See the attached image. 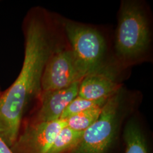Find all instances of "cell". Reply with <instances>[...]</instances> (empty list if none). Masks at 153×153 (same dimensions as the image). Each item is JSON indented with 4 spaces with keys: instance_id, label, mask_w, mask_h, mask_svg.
Listing matches in <instances>:
<instances>
[{
    "instance_id": "6da1fadb",
    "label": "cell",
    "mask_w": 153,
    "mask_h": 153,
    "mask_svg": "<svg viewBox=\"0 0 153 153\" xmlns=\"http://www.w3.org/2000/svg\"><path fill=\"white\" fill-rule=\"evenodd\" d=\"M48 17L41 10L28 13L23 24L25 56L16 81L0 94V137L10 148L18 136L28 104L38 99L44 68L57 47Z\"/></svg>"
},
{
    "instance_id": "7a4b0ae2",
    "label": "cell",
    "mask_w": 153,
    "mask_h": 153,
    "mask_svg": "<svg viewBox=\"0 0 153 153\" xmlns=\"http://www.w3.org/2000/svg\"><path fill=\"white\" fill-rule=\"evenodd\" d=\"M150 42L148 19L141 6L135 1H123L116 33L117 55L127 60L137 58L146 51Z\"/></svg>"
},
{
    "instance_id": "3957f363",
    "label": "cell",
    "mask_w": 153,
    "mask_h": 153,
    "mask_svg": "<svg viewBox=\"0 0 153 153\" xmlns=\"http://www.w3.org/2000/svg\"><path fill=\"white\" fill-rule=\"evenodd\" d=\"M121 102L119 90L107 100L98 119L83 131L80 142L68 153H107L120 126Z\"/></svg>"
},
{
    "instance_id": "277c9868",
    "label": "cell",
    "mask_w": 153,
    "mask_h": 153,
    "mask_svg": "<svg viewBox=\"0 0 153 153\" xmlns=\"http://www.w3.org/2000/svg\"><path fill=\"white\" fill-rule=\"evenodd\" d=\"M72 51L88 75L101 65L106 49L105 40L93 28L71 21L64 23Z\"/></svg>"
},
{
    "instance_id": "5b68a950",
    "label": "cell",
    "mask_w": 153,
    "mask_h": 153,
    "mask_svg": "<svg viewBox=\"0 0 153 153\" xmlns=\"http://www.w3.org/2000/svg\"><path fill=\"white\" fill-rule=\"evenodd\" d=\"M87 74L71 49L57 48L44 68L42 91L60 90L80 82Z\"/></svg>"
},
{
    "instance_id": "8992f818",
    "label": "cell",
    "mask_w": 153,
    "mask_h": 153,
    "mask_svg": "<svg viewBox=\"0 0 153 153\" xmlns=\"http://www.w3.org/2000/svg\"><path fill=\"white\" fill-rule=\"evenodd\" d=\"M67 126L66 120L27 122L10 147L13 153H47L55 138Z\"/></svg>"
},
{
    "instance_id": "52a82bcc",
    "label": "cell",
    "mask_w": 153,
    "mask_h": 153,
    "mask_svg": "<svg viewBox=\"0 0 153 153\" xmlns=\"http://www.w3.org/2000/svg\"><path fill=\"white\" fill-rule=\"evenodd\" d=\"M81 82L63 89L42 91L38 99V109L28 122H49L60 119L67 106L78 96Z\"/></svg>"
},
{
    "instance_id": "ba28073f",
    "label": "cell",
    "mask_w": 153,
    "mask_h": 153,
    "mask_svg": "<svg viewBox=\"0 0 153 153\" xmlns=\"http://www.w3.org/2000/svg\"><path fill=\"white\" fill-rule=\"evenodd\" d=\"M119 90L115 72L101 65L82 79L78 96L88 100L108 99Z\"/></svg>"
},
{
    "instance_id": "9c48e42d",
    "label": "cell",
    "mask_w": 153,
    "mask_h": 153,
    "mask_svg": "<svg viewBox=\"0 0 153 153\" xmlns=\"http://www.w3.org/2000/svg\"><path fill=\"white\" fill-rule=\"evenodd\" d=\"M124 139L126 145L124 153H148L145 138L137 121L131 120L127 123Z\"/></svg>"
},
{
    "instance_id": "30bf717a",
    "label": "cell",
    "mask_w": 153,
    "mask_h": 153,
    "mask_svg": "<svg viewBox=\"0 0 153 153\" xmlns=\"http://www.w3.org/2000/svg\"><path fill=\"white\" fill-rule=\"evenodd\" d=\"M83 131H76L66 126L56 136L47 153H68L76 147Z\"/></svg>"
},
{
    "instance_id": "8fae6325",
    "label": "cell",
    "mask_w": 153,
    "mask_h": 153,
    "mask_svg": "<svg viewBox=\"0 0 153 153\" xmlns=\"http://www.w3.org/2000/svg\"><path fill=\"white\" fill-rule=\"evenodd\" d=\"M103 106L88 109L67 118V126L76 131H85L98 119Z\"/></svg>"
},
{
    "instance_id": "7c38bea8",
    "label": "cell",
    "mask_w": 153,
    "mask_h": 153,
    "mask_svg": "<svg viewBox=\"0 0 153 153\" xmlns=\"http://www.w3.org/2000/svg\"><path fill=\"white\" fill-rule=\"evenodd\" d=\"M108 99L88 100L77 96L67 106L61 115L60 119L65 120L71 116L77 114L84 111L97 107H102L105 104Z\"/></svg>"
},
{
    "instance_id": "4fadbf2b",
    "label": "cell",
    "mask_w": 153,
    "mask_h": 153,
    "mask_svg": "<svg viewBox=\"0 0 153 153\" xmlns=\"http://www.w3.org/2000/svg\"><path fill=\"white\" fill-rule=\"evenodd\" d=\"M0 153H13L10 148L0 137Z\"/></svg>"
},
{
    "instance_id": "5bb4252c",
    "label": "cell",
    "mask_w": 153,
    "mask_h": 153,
    "mask_svg": "<svg viewBox=\"0 0 153 153\" xmlns=\"http://www.w3.org/2000/svg\"><path fill=\"white\" fill-rule=\"evenodd\" d=\"M1 93H2V91H1V90H0V94H1Z\"/></svg>"
}]
</instances>
